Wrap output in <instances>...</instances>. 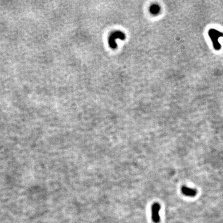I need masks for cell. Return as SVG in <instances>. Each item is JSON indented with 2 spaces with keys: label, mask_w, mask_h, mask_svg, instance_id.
I'll return each instance as SVG.
<instances>
[{
  "label": "cell",
  "mask_w": 223,
  "mask_h": 223,
  "mask_svg": "<svg viewBox=\"0 0 223 223\" xmlns=\"http://www.w3.org/2000/svg\"><path fill=\"white\" fill-rule=\"evenodd\" d=\"M208 35L212 41L214 48L217 51L220 50L221 45L219 41V39L221 37L223 36V33L220 32L214 29H210L208 31Z\"/></svg>",
  "instance_id": "1"
},
{
  "label": "cell",
  "mask_w": 223,
  "mask_h": 223,
  "mask_svg": "<svg viewBox=\"0 0 223 223\" xmlns=\"http://www.w3.org/2000/svg\"><path fill=\"white\" fill-rule=\"evenodd\" d=\"M126 38V35L123 32L121 31H116L113 32L111 34L109 37V44L110 47L112 49L116 48L117 47V40L119 39L124 40Z\"/></svg>",
  "instance_id": "2"
},
{
  "label": "cell",
  "mask_w": 223,
  "mask_h": 223,
  "mask_svg": "<svg viewBox=\"0 0 223 223\" xmlns=\"http://www.w3.org/2000/svg\"><path fill=\"white\" fill-rule=\"evenodd\" d=\"M161 206L159 203H154L151 206V214L153 222L154 223H159L160 221V217L159 216Z\"/></svg>",
  "instance_id": "3"
},
{
  "label": "cell",
  "mask_w": 223,
  "mask_h": 223,
  "mask_svg": "<svg viewBox=\"0 0 223 223\" xmlns=\"http://www.w3.org/2000/svg\"><path fill=\"white\" fill-rule=\"evenodd\" d=\"M181 193L185 196L191 197H194L197 194V191L196 189L190 188L185 186H183L181 187Z\"/></svg>",
  "instance_id": "4"
},
{
  "label": "cell",
  "mask_w": 223,
  "mask_h": 223,
  "mask_svg": "<svg viewBox=\"0 0 223 223\" xmlns=\"http://www.w3.org/2000/svg\"><path fill=\"white\" fill-rule=\"evenodd\" d=\"M160 7L158 5H152L150 8V12L152 15H158L160 12Z\"/></svg>",
  "instance_id": "5"
}]
</instances>
